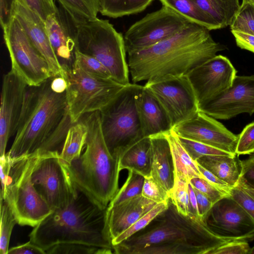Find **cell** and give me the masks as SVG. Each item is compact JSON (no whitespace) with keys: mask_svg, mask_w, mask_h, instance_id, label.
I'll use <instances>...</instances> for the list:
<instances>
[{"mask_svg":"<svg viewBox=\"0 0 254 254\" xmlns=\"http://www.w3.org/2000/svg\"><path fill=\"white\" fill-rule=\"evenodd\" d=\"M210 30L190 22L173 37L148 48L127 54L133 83L151 84L186 75L226 47L212 38Z\"/></svg>","mask_w":254,"mask_h":254,"instance_id":"1","label":"cell"},{"mask_svg":"<svg viewBox=\"0 0 254 254\" xmlns=\"http://www.w3.org/2000/svg\"><path fill=\"white\" fill-rule=\"evenodd\" d=\"M232 240L214 234L200 219L182 214L170 199L146 227L113 249L117 254H210Z\"/></svg>","mask_w":254,"mask_h":254,"instance_id":"2","label":"cell"},{"mask_svg":"<svg viewBox=\"0 0 254 254\" xmlns=\"http://www.w3.org/2000/svg\"><path fill=\"white\" fill-rule=\"evenodd\" d=\"M64 207L53 211L34 227L30 241L45 252L59 244L77 243L114 251L107 222V208L78 186Z\"/></svg>","mask_w":254,"mask_h":254,"instance_id":"3","label":"cell"},{"mask_svg":"<svg viewBox=\"0 0 254 254\" xmlns=\"http://www.w3.org/2000/svg\"><path fill=\"white\" fill-rule=\"evenodd\" d=\"M81 119L87 130L84 151L67 166L76 185L107 208L119 190L120 160L111 154L107 146L100 112Z\"/></svg>","mask_w":254,"mask_h":254,"instance_id":"4","label":"cell"},{"mask_svg":"<svg viewBox=\"0 0 254 254\" xmlns=\"http://www.w3.org/2000/svg\"><path fill=\"white\" fill-rule=\"evenodd\" d=\"M51 77L39 86H27L15 137L6 153L12 159L37 151L68 114L65 92L53 90Z\"/></svg>","mask_w":254,"mask_h":254,"instance_id":"5","label":"cell"},{"mask_svg":"<svg viewBox=\"0 0 254 254\" xmlns=\"http://www.w3.org/2000/svg\"><path fill=\"white\" fill-rule=\"evenodd\" d=\"M40 157L38 152L12 159L0 197L10 207L18 224L34 227L53 210L36 190L32 174Z\"/></svg>","mask_w":254,"mask_h":254,"instance_id":"6","label":"cell"},{"mask_svg":"<svg viewBox=\"0 0 254 254\" xmlns=\"http://www.w3.org/2000/svg\"><path fill=\"white\" fill-rule=\"evenodd\" d=\"M77 48L100 62L114 80L130 83L124 37L108 20L97 17L79 22Z\"/></svg>","mask_w":254,"mask_h":254,"instance_id":"7","label":"cell"},{"mask_svg":"<svg viewBox=\"0 0 254 254\" xmlns=\"http://www.w3.org/2000/svg\"><path fill=\"white\" fill-rule=\"evenodd\" d=\"M142 85L130 83L100 112L103 133L111 154L120 160L124 151L144 137L136 106Z\"/></svg>","mask_w":254,"mask_h":254,"instance_id":"8","label":"cell"},{"mask_svg":"<svg viewBox=\"0 0 254 254\" xmlns=\"http://www.w3.org/2000/svg\"><path fill=\"white\" fill-rule=\"evenodd\" d=\"M64 70L67 112L72 124L87 114L101 111L126 86L112 78L90 75L73 64Z\"/></svg>","mask_w":254,"mask_h":254,"instance_id":"9","label":"cell"},{"mask_svg":"<svg viewBox=\"0 0 254 254\" xmlns=\"http://www.w3.org/2000/svg\"><path fill=\"white\" fill-rule=\"evenodd\" d=\"M2 29L11 71L29 86H39L52 77L47 61L32 43L14 15Z\"/></svg>","mask_w":254,"mask_h":254,"instance_id":"10","label":"cell"},{"mask_svg":"<svg viewBox=\"0 0 254 254\" xmlns=\"http://www.w3.org/2000/svg\"><path fill=\"white\" fill-rule=\"evenodd\" d=\"M59 154V152L40 154L32 174L36 190L52 210L65 207L78 189Z\"/></svg>","mask_w":254,"mask_h":254,"instance_id":"11","label":"cell"},{"mask_svg":"<svg viewBox=\"0 0 254 254\" xmlns=\"http://www.w3.org/2000/svg\"><path fill=\"white\" fill-rule=\"evenodd\" d=\"M190 22L171 8L162 6L147 14L126 31L124 41L127 54L142 50L175 35Z\"/></svg>","mask_w":254,"mask_h":254,"instance_id":"12","label":"cell"},{"mask_svg":"<svg viewBox=\"0 0 254 254\" xmlns=\"http://www.w3.org/2000/svg\"><path fill=\"white\" fill-rule=\"evenodd\" d=\"M167 113L173 128L193 117L199 111L198 103L187 75L145 84Z\"/></svg>","mask_w":254,"mask_h":254,"instance_id":"13","label":"cell"},{"mask_svg":"<svg viewBox=\"0 0 254 254\" xmlns=\"http://www.w3.org/2000/svg\"><path fill=\"white\" fill-rule=\"evenodd\" d=\"M202 221L220 237L247 241L254 239V220L231 196L213 204Z\"/></svg>","mask_w":254,"mask_h":254,"instance_id":"14","label":"cell"},{"mask_svg":"<svg viewBox=\"0 0 254 254\" xmlns=\"http://www.w3.org/2000/svg\"><path fill=\"white\" fill-rule=\"evenodd\" d=\"M236 73L237 70L227 57L216 55L194 68L187 76L199 106L227 90Z\"/></svg>","mask_w":254,"mask_h":254,"instance_id":"15","label":"cell"},{"mask_svg":"<svg viewBox=\"0 0 254 254\" xmlns=\"http://www.w3.org/2000/svg\"><path fill=\"white\" fill-rule=\"evenodd\" d=\"M199 110L219 120L254 113V75L236 76L232 85L219 96L199 106Z\"/></svg>","mask_w":254,"mask_h":254,"instance_id":"16","label":"cell"},{"mask_svg":"<svg viewBox=\"0 0 254 254\" xmlns=\"http://www.w3.org/2000/svg\"><path fill=\"white\" fill-rule=\"evenodd\" d=\"M173 129L180 137L236 155L238 135L234 134L216 119L201 111L190 120L175 126Z\"/></svg>","mask_w":254,"mask_h":254,"instance_id":"17","label":"cell"},{"mask_svg":"<svg viewBox=\"0 0 254 254\" xmlns=\"http://www.w3.org/2000/svg\"><path fill=\"white\" fill-rule=\"evenodd\" d=\"M45 22L51 45L60 63L63 68L70 67L77 50L79 21L60 4Z\"/></svg>","mask_w":254,"mask_h":254,"instance_id":"18","label":"cell"},{"mask_svg":"<svg viewBox=\"0 0 254 254\" xmlns=\"http://www.w3.org/2000/svg\"><path fill=\"white\" fill-rule=\"evenodd\" d=\"M26 83L11 70L2 79L0 111V155H5L10 137L16 133Z\"/></svg>","mask_w":254,"mask_h":254,"instance_id":"19","label":"cell"},{"mask_svg":"<svg viewBox=\"0 0 254 254\" xmlns=\"http://www.w3.org/2000/svg\"><path fill=\"white\" fill-rule=\"evenodd\" d=\"M12 14L18 19L28 37L47 61L52 77L64 78L65 72L49 41L45 21L24 0H15Z\"/></svg>","mask_w":254,"mask_h":254,"instance_id":"20","label":"cell"},{"mask_svg":"<svg viewBox=\"0 0 254 254\" xmlns=\"http://www.w3.org/2000/svg\"><path fill=\"white\" fill-rule=\"evenodd\" d=\"M136 106L144 137L164 134L173 129L167 113L144 85L137 93Z\"/></svg>","mask_w":254,"mask_h":254,"instance_id":"21","label":"cell"},{"mask_svg":"<svg viewBox=\"0 0 254 254\" xmlns=\"http://www.w3.org/2000/svg\"><path fill=\"white\" fill-rule=\"evenodd\" d=\"M157 203L141 194L107 208V222L111 241L122 233Z\"/></svg>","mask_w":254,"mask_h":254,"instance_id":"22","label":"cell"},{"mask_svg":"<svg viewBox=\"0 0 254 254\" xmlns=\"http://www.w3.org/2000/svg\"><path fill=\"white\" fill-rule=\"evenodd\" d=\"M149 137L152 146L150 176L169 194L175 180L174 165L169 143L164 133Z\"/></svg>","mask_w":254,"mask_h":254,"instance_id":"23","label":"cell"},{"mask_svg":"<svg viewBox=\"0 0 254 254\" xmlns=\"http://www.w3.org/2000/svg\"><path fill=\"white\" fill-rule=\"evenodd\" d=\"M152 146L150 138L144 137L131 145L121 155L119 169H127L144 177L150 176Z\"/></svg>","mask_w":254,"mask_h":254,"instance_id":"24","label":"cell"},{"mask_svg":"<svg viewBox=\"0 0 254 254\" xmlns=\"http://www.w3.org/2000/svg\"><path fill=\"white\" fill-rule=\"evenodd\" d=\"M238 156L207 155L196 161L232 188L238 185L242 171Z\"/></svg>","mask_w":254,"mask_h":254,"instance_id":"25","label":"cell"},{"mask_svg":"<svg viewBox=\"0 0 254 254\" xmlns=\"http://www.w3.org/2000/svg\"><path fill=\"white\" fill-rule=\"evenodd\" d=\"M171 148L173 157L175 178L188 183L194 177H203L198 170L196 161L192 160L181 144L179 136L172 129L164 133Z\"/></svg>","mask_w":254,"mask_h":254,"instance_id":"26","label":"cell"},{"mask_svg":"<svg viewBox=\"0 0 254 254\" xmlns=\"http://www.w3.org/2000/svg\"><path fill=\"white\" fill-rule=\"evenodd\" d=\"M220 29L230 25L240 6L239 0H193Z\"/></svg>","mask_w":254,"mask_h":254,"instance_id":"27","label":"cell"},{"mask_svg":"<svg viewBox=\"0 0 254 254\" xmlns=\"http://www.w3.org/2000/svg\"><path fill=\"white\" fill-rule=\"evenodd\" d=\"M87 132L86 126L81 119L69 127L59 154L60 159L66 166H69L81 155Z\"/></svg>","mask_w":254,"mask_h":254,"instance_id":"28","label":"cell"},{"mask_svg":"<svg viewBox=\"0 0 254 254\" xmlns=\"http://www.w3.org/2000/svg\"><path fill=\"white\" fill-rule=\"evenodd\" d=\"M162 6L168 7L191 22L203 26L210 31L220 29L219 25L202 11L193 0H160Z\"/></svg>","mask_w":254,"mask_h":254,"instance_id":"29","label":"cell"},{"mask_svg":"<svg viewBox=\"0 0 254 254\" xmlns=\"http://www.w3.org/2000/svg\"><path fill=\"white\" fill-rule=\"evenodd\" d=\"M154 0H100L99 12L116 18L142 12Z\"/></svg>","mask_w":254,"mask_h":254,"instance_id":"30","label":"cell"},{"mask_svg":"<svg viewBox=\"0 0 254 254\" xmlns=\"http://www.w3.org/2000/svg\"><path fill=\"white\" fill-rule=\"evenodd\" d=\"M79 22L97 18L100 0H57Z\"/></svg>","mask_w":254,"mask_h":254,"instance_id":"31","label":"cell"},{"mask_svg":"<svg viewBox=\"0 0 254 254\" xmlns=\"http://www.w3.org/2000/svg\"><path fill=\"white\" fill-rule=\"evenodd\" d=\"M144 178L141 175L128 171L126 182L107 207H112L127 199L141 195Z\"/></svg>","mask_w":254,"mask_h":254,"instance_id":"32","label":"cell"},{"mask_svg":"<svg viewBox=\"0 0 254 254\" xmlns=\"http://www.w3.org/2000/svg\"><path fill=\"white\" fill-rule=\"evenodd\" d=\"M0 254H7L13 229L17 224L16 218L8 203L0 197Z\"/></svg>","mask_w":254,"mask_h":254,"instance_id":"33","label":"cell"},{"mask_svg":"<svg viewBox=\"0 0 254 254\" xmlns=\"http://www.w3.org/2000/svg\"><path fill=\"white\" fill-rule=\"evenodd\" d=\"M169 201L156 204L150 210L139 218L128 228L112 240L117 245L146 227L157 215L167 208Z\"/></svg>","mask_w":254,"mask_h":254,"instance_id":"34","label":"cell"},{"mask_svg":"<svg viewBox=\"0 0 254 254\" xmlns=\"http://www.w3.org/2000/svg\"><path fill=\"white\" fill-rule=\"evenodd\" d=\"M231 31L254 36V3L242 2L230 25Z\"/></svg>","mask_w":254,"mask_h":254,"instance_id":"35","label":"cell"},{"mask_svg":"<svg viewBox=\"0 0 254 254\" xmlns=\"http://www.w3.org/2000/svg\"><path fill=\"white\" fill-rule=\"evenodd\" d=\"M189 183L183 180L175 178L173 189L169 194L170 199L180 213L186 216L196 217L193 213L190 202Z\"/></svg>","mask_w":254,"mask_h":254,"instance_id":"36","label":"cell"},{"mask_svg":"<svg viewBox=\"0 0 254 254\" xmlns=\"http://www.w3.org/2000/svg\"><path fill=\"white\" fill-rule=\"evenodd\" d=\"M73 64L93 76L101 78H112L108 69L97 59L78 50L75 53Z\"/></svg>","mask_w":254,"mask_h":254,"instance_id":"37","label":"cell"},{"mask_svg":"<svg viewBox=\"0 0 254 254\" xmlns=\"http://www.w3.org/2000/svg\"><path fill=\"white\" fill-rule=\"evenodd\" d=\"M114 253L111 249L77 243H63L46 251L49 254H108Z\"/></svg>","mask_w":254,"mask_h":254,"instance_id":"38","label":"cell"},{"mask_svg":"<svg viewBox=\"0 0 254 254\" xmlns=\"http://www.w3.org/2000/svg\"><path fill=\"white\" fill-rule=\"evenodd\" d=\"M179 137L181 144L194 161L201 157L207 155H236L198 141L179 136Z\"/></svg>","mask_w":254,"mask_h":254,"instance_id":"39","label":"cell"},{"mask_svg":"<svg viewBox=\"0 0 254 254\" xmlns=\"http://www.w3.org/2000/svg\"><path fill=\"white\" fill-rule=\"evenodd\" d=\"M141 195L156 203L168 201V192L151 176L144 177Z\"/></svg>","mask_w":254,"mask_h":254,"instance_id":"40","label":"cell"},{"mask_svg":"<svg viewBox=\"0 0 254 254\" xmlns=\"http://www.w3.org/2000/svg\"><path fill=\"white\" fill-rule=\"evenodd\" d=\"M190 183L193 188L204 194L213 204L224 197L230 196L201 177L192 178Z\"/></svg>","mask_w":254,"mask_h":254,"instance_id":"41","label":"cell"},{"mask_svg":"<svg viewBox=\"0 0 254 254\" xmlns=\"http://www.w3.org/2000/svg\"><path fill=\"white\" fill-rule=\"evenodd\" d=\"M254 153V122L248 124L238 134L236 154L238 155Z\"/></svg>","mask_w":254,"mask_h":254,"instance_id":"42","label":"cell"},{"mask_svg":"<svg viewBox=\"0 0 254 254\" xmlns=\"http://www.w3.org/2000/svg\"><path fill=\"white\" fill-rule=\"evenodd\" d=\"M251 249L247 241L235 240L217 248L210 254H250Z\"/></svg>","mask_w":254,"mask_h":254,"instance_id":"43","label":"cell"},{"mask_svg":"<svg viewBox=\"0 0 254 254\" xmlns=\"http://www.w3.org/2000/svg\"><path fill=\"white\" fill-rule=\"evenodd\" d=\"M230 193L254 220V198L239 185L232 188Z\"/></svg>","mask_w":254,"mask_h":254,"instance_id":"44","label":"cell"},{"mask_svg":"<svg viewBox=\"0 0 254 254\" xmlns=\"http://www.w3.org/2000/svg\"><path fill=\"white\" fill-rule=\"evenodd\" d=\"M34 11L45 21L47 18L54 13L57 5L54 0H24Z\"/></svg>","mask_w":254,"mask_h":254,"instance_id":"45","label":"cell"},{"mask_svg":"<svg viewBox=\"0 0 254 254\" xmlns=\"http://www.w3.org/2000/svg\"><path fill=\"white\" fill-rule=\"evenodd\" d=\"M242 171L239 183L254 189V153L241 161Z\"/></svg>","mask_w":254,"mask_h":254,"instance_id":"46","label":"cell"},{"mask_svg":"<svg viewBox=\"0 0 254 254\" xmlns=\"http://www.w3.org/2000/svg\"><path fill=\"white\" fill-rule=\"evenodd\" d=\"M197 165L199 171L203 177V178L205 179L207 181L216 187L217 189L230 195V192L232 189L231 186L219 179L215 175L197 163Z\"/></svg>","mask_w":254,"mask_h":254,"instance_id":"47","label":"cell"},{"mask_svg":"<svg viewBox=\"0 0 254 254\" xmlns=\"http://www.w3.org/2000/svg\"><path fill=\"white\" fill-rule=\"evenodd\" d=\"M46 252L43 249L29 242L8 249L7 254H45Z\"/></svg>","mask_w":254,"mask_h":254,"instance_id":"48","label":"cell"},{"mask_svg":"<svg viewBox=\"0 0 254 254\" xmlns=\"http://www.w3.org/2000/svg\"><path fill=\"white\" fill-rule=\"evenodd\" d=\"M14 0H0V22L2 29L9 23L11 19Z\"/></svg>","mask_w":254,"mask_h":254,"instance_id":"49","label":"cell"},{"mask_svg":"<svg viewBox=\"0 0 254 254\" xmlns=\"http://www.w3.org/2000/svg\"><path fill=\"white\" fill-rule=\"evenodd\" d=\"M231 32L239 47L254 53V36L238 31Z\"/></svg>","mask_w":254,"mask_h":254,"instance_id":"50","label":"cell"},{"mask_svg":"<svg viewBox=\"0 0 254 254\" xmlns=\"http://www.w3.org/2000/svg\"><path fill=\"white\" fill-rule=\"evenodd\" d=\"M193 189L196 196L199 216L202 220L212 207L213 204L202 192L194 188H193Z\"/></svg>","mask_w":254,"mask_h":254,"instance_id":"51","label":"cell"},{"mask_svg":"<svg viewBox=\"0 0 254 254\" xmlns=\"http://www.w3.org/2000/svg\"><path fill=\"white\" fill-rule=\"evenodd\" d=\"M51 87L53 90L58 93L66 91L67 84L65 79L61 76L52 77Z\"/></svg>","mask_w":254,"mask_h":254,"instance_id":"52","label":"cell"},{"mask_svg":"<svg viewBox=\"0 0 254 254\" xmlns=\"http://www.w3.org/2000/svg\"><path fill=\"white\" fill-rule=\"evenodd\" d=\"M188 192L190 202L192 208L193 213L196 217L200 219L198 214V207L195 192L193 187L190 183L188 185Z\"/></svg>","mask_w":254,"mask_h":254,"instance_id":"53","label":"cell"},{"mask_svg":"<svg viewBox=\"0 0 254 254\" xmlns=\"http://www.w3.org/2000/svg\"><path fill=\"white\" fill-rule=\"evenodd\" d=\"M238 185L254 198V189L240 183H238Z\"/></svg>","mask_w":254,"mask_h":254,"instance_id":"54","label":"cell"},{"mask_svg":"<svg viewBox=\"0 0 254 254\" xmlns=\"http://www.w3.org/2000/svg\"><path fill=\"white\" fill-rule=\"evenodd\" d=\"M242 2H251L254 3V0H243Z\"/></svg>","mask_w":254,"mask_h":254,"instance_id":"55","label":"cell"},{"mask_svg":"<svg viewBox=\"0 0 254 254\" xmlns=\"http://www.w3.org/2000/svg\"><path fill=\"white\" fill-rule=\"evenodd\" d=\"M251 254H254V247L252 248Z\"/></svg>","mask_w":254,"mask_h":254,"instance_id":"56","label":"cell"}]
</instances>
